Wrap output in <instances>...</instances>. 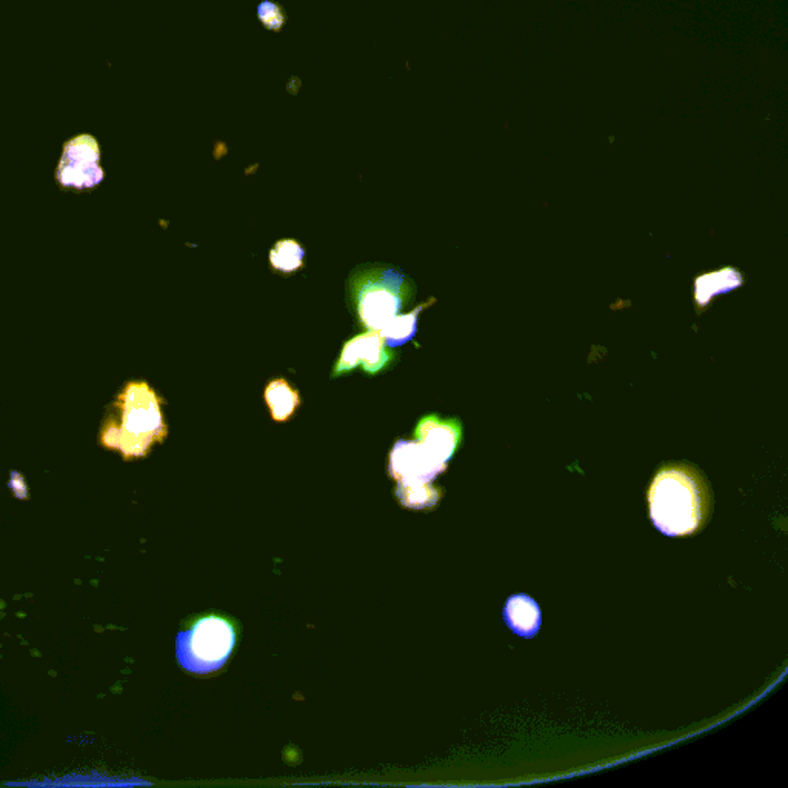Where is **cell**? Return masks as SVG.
I'll return each instance as SVG.
<instances>
[{"instance_id": "obj_1", "label": "cell", "mask_w": 788, "mask_h": 788, "mask_svg": "<svg viewBox=\"0 0 788 788\" xmlns=\"http://www.w3.org/2000/svg\"><path fill=\"white\" fill-rule=\"evenodd\" d=\"M164 399L144 381H131L119 391L102 424L101 444L121 451L125 459L144 458L167 438Z\"/></svg>"}, {"instance_id": "obj_2", "label": "cell", "mask_w": 788, "mask_h": 788, "mask_svg": "<svg viewBox=\"0 0 788 788\" xmlns=\"http://www.w3.org/2000/svg\"><path fill=\"white\" fill-rule=\"evenodd\" d=\"M650 518L656 530L670 538L693 535L707 518L710 496L696 468L665 465L648 490Z\"/></svg>"}, {"instance_id": "obj_3", "label": "cell", "mask_w": 788, "mask_h": 788, "mask_svg": "<svg viewBox=\"0 0 788 788\" xmlns=\"http://www.w3.org/2000/svg\"><path fill=\"white\" fill-rule=\"evenodd\" d=\"M348 305L364 330L379 331L415 301V282L388 265L354 268L348 279Z\"/></svg>"}, {"instance_id": "obj_4", "label": "cell", "mask_w": 788, "mask_h": 788, "mask_svg": "<svg viewBox=\"0 0 788 788\" xmlns=\"http://www.w3.org/2000/svg\"><path fill=\"white\" fill-rule=\"evenodd\" d=\"M236 635L230 622L208 616L176 638L177 661L194 675H210L224 667L233 652Z\"/></svg>"}, {"instance_id": "obj_5", "label": "cell", "mask_w": 788, "mask_h": 788, "mask_svg": "<svg viewBox=\"0 0 788 788\" xmlns=\"http://www.w3.org/2000/svg\"><path fill=\"white\" fill-rule=\"evenodd\" d=\"M56 181L61 187L77 191L91 190L104 181L101 145L91 134H79L64 145Z\"/></svg>"}, {"instance_id": "obj_6", "label": "cell", "mask_w": 788, "mask_h": 788, "mask_svg": "<svg viewBox=\"0 0 788 788\" xmlns=\"http://www.w3.org/2000/svg\"><path fill=\"white\" fill-rule=\"evenodd\" d=\"M398 354L385 344L379 331L365 330L345 342L341 356L334 364L331 378H339L350 373L354 368L362 367L368 376H376L390 368Z\"/></svg>"}, {"instance_id": "obj_7", "label": "cell", "mask_w": 788, "mask_h": 788, "mask_svg": "<svg viewBox=\"0 0 788 788\" xmlns=\"http://www.w3.org/2000/svg\"><path fill=\"white\" fill-rule=\"evenodd\" d=\"M447 464L439 461L436 456L416 441H398L390 453L388 470L398 482H431L435 481Z\"/></svg>"}, {"instance_id": "obj_8", "label": "cell", "mask_w": 788, "mask_h": 788, "mask_svg": "<svg viewBox=\"0 0 788 788\" xmlns=\"http://www.w3.org/2000/svg\"><path fill=\"white\" fill-rule=\"evenodd\" d=\"M415 439L431 455L448 464L462 439V424L458 419H442L438 415L424 416L415 428Z\"/></svg>"}, {"instance_id": "obj_9", "label": "cell", "mask_w": 788, "mask_h": 788, "mask_svg": "<svg viewBox=\"0 0 788 788\" xmlns=\"http://www.w3.org/2000/svg\"><path fill=\"white\" fill-rule=\"evenodd\" d=\"M502 616L511 632L521 638H535L541 628V608L535 599L524 593H518L507 599Z\"/></svg>"}, {"instance_id": "obj_10", "label": "cell", "mask_w": 788, "mask_h": 788, "mask_svg": "<svg viewBox=\"0 0 788 788\" xmlns=\"http://www.w3.org/2000/svg\"><path fill=\"white\" fill-rule=\"evenodd\" d=\"M264 399L270 408L271 418L276 422H285L301 407L302 399L298 390H294L285 379H274L265 387Z\"/></svg>"}, {"instance_id": "obj_11", "label": "cell", "mask_w": 788, "mask_h": 788, "mask_svg": "<svg viewBox=\"0 0 788 788\" xmlns=\"http://www.w3.org/2000/svg\"><path fill=\"white\" fill-rule=\"evenodd\" d=\"M433 302H435V299H430V301L419 305L410 313L394 316L388 324L384 325V328L379 330V334L384 338L385 344L390 348H396L407 344L411 339H415L416 331H418L419 314Z\"/></svg>"}, {"instance_id": "obj_12", "label": "cell", "mask_w": 788, "mask_h": 788, "mask_svg": "<svg viewBox=\"0 0 788 788\" xmlns=\"http://www.w3.org/2000/svg\"><path fill=\"white\" fill-rule=\"evenodd\" d=\"M741 284V274L736 273L732 268H724L716 273L705 274L696 281V301L701 307H704L712 301L716 294L735 290Z\"/></svg>"}, {"instance_id": "obj_13", "label": "cell", "mask_w": 788, "mask_h": 788, "mask_svg": "<svg viewBox=\"0 0 788 788\" xmlns=\"http://www.w3.org/2000/svg\"><path fill=\"white\" fill-rule=\"evenodd\" d=\"M305 250L294 239H281L270 251V264L284 274L296 273L304 267Z\"/></svg>"}, {"instance_id": "obj_14", "label": "cell", "mask_w": 788, "mask_h": 788, "mask_svg": "<svg viewBox=\"0 0 788 788\" xmlns=\"http://www.w3.org/2000/svg\"><path fill=\"white\" fill-rule=\"evenodd\" d=\"M398 495L402 504L410 508L433 507L439 499L438 490L431 487V482H399Z\"/></svg>"}, {"instance_id": "obj_15", "label": "cell", "mask_w": 788, "mask_h": 788, "mask_svg": "<svg viewBox=\"0 0 788 788\" xmlns=\"http://www.w3.org/2000/svg\"><path fill=\"white\" fill-rule=\"evenodd\" d=\"M256 11H258L259 21L264 24L265 28L273 31L281 30L285 22V16L284 11L281 10L278 4H274L270 0H264Z\"/></svg>"}]
</instances>
